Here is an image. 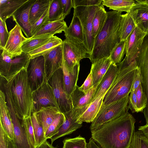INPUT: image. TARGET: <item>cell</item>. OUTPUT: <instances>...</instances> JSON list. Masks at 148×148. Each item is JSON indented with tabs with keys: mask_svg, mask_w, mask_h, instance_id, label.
I'll return each instance as SVG.
<instances>
[{
	"mask_svg": "<svg viewBox=\"0 0 148 148\" xmlns=\"http://www.w3.org/2000/svg\"><path fill=\"white\" fill-rule=\"evenodd\" d=\"M136 120L128 112L90 130L101 148H129L135 132Z\"/></svg>",
	"mask_w": 148,
	"mask_h": 148,
	"instance_id": "cell-1",
	"label": "cell"
},
{
	"mask_svg": "<svg viewBox=\"0 0 148 148\" xmlns=\"http://www.w3.org/2000/svg\"><path fill=\"white\" fill-rule=\"evenodd\" d=\"M0 87L5 89L10 95L19 119L31 116L33 112L32 91L27 68L10 77L0 76Z\"/></svg>",
	"mask_w": 148,
	"mask_h": 148,
	"instance_id": "cell-2",
	"label": "cell"
},
{
	"mask_svg": "<svg viewBox=\"0 0 148 148\" xmlns=\"http://www.w3.org/2000/svg\"><path fill=\"white\" fill-rule=\"evenodd\" d=\"M122 12H107V18L101 30L95 38L91 54L88 56L92 63L108 58L115 46L120 42L119 30Z\"/></svg>",
	"mask_w": 148,
	"mask_h": 148,
	"instance_id": "cell-3",
	"label": "cell"
},
{
	"mask_svg": "<svg viewBox=\"0 0 148 148\" xmlns=\"http://www.w3.org/2000/svg\"><path fill=\"white\" fill-rule=\"evenodd\" d=\"M117 65V77L105 96L103 105H107L119 100L129 95L131 91L138 68L136 60H134L128 63L125 57Z\"/></svg>",
	"mask_w": 148,
	"mask_h": 148,
	"instance_id": "cell-4",
	"label": "cell"
},
{
	"mask_svg": "<svg viewBox=\"0 0 148 148\" xmlns=\"http://www.w3.org/2000/svg\"><path fill=\"white\" fill-rule=\"evenodd\" d=\"M99 6H79L74 8L73 15L78 18L82 26L83 44L89 53L88 56L92 51L95 40L92 35V20Z\"/></svg>",
	"mask_w": 148,
	"mask_h": 148,
	"instance_id": "cell-5",
	"label": "cell"
},
{
	"mask_svg": "<svg viewBox=\"0 0 148 148\" xmlns=\"http://www.w3.org/2000/svg\"><path fill=\"white\" fill-rule=\"evenodd\" d=\"M129 95L109 105H102L97 116L91 122L90 130L128 112Z\"/></svg>",
	"mask_w": 148,
	"mask_h": 148,
	"instance_id": "cell-6",
	"label": "cell"
},
{
	"mask_svg": "<svg viewBox=\"0 0 148 148\" xmlns=\"http://www.w3.org/2000/svg\"><path fill=\"white\" fill-rule=\"evenodd\" d=\"M64 62L70 72L82 59L88 58L89 53L83 43L73 38H66L62 43Z\"/></svg>",
	"mask_w": 148,
	"mask_h": 148,
	"instance_id": "cell-7",
	"label": "cell"
},
{
	"mask_svg": "<svg viewBox=\"0 0 148 148\" xmlns=\"http://www.w3.org/2000/svg\"><path fill=\"white\" fill-rule=\"evenodd\" d=\"M51 87L58 107L63 114L72 110L73 106L70 96L64 87L63 73L62 67L56 70L48 80Z\"/></svg>",
	"mask_w": 148,
	"mask_h": 148,
	"instance_id": "cell-8",
	"label": "cell"
},
{
	"mask_svg": "<svg viewBox=\"0 0 148 148\" xmlns=\"http://www.w3.org/2000/svg\"><path fill=\"white\" fill-rule=\"evenodd\" d=\"M4 94L9 112L13 126L14 138L12 140L14 148H36L29 140L21 120L17 116L11 97L5 91Z\"/></svg>",
	"mask_w": 148,
	"mask_h": 148,
	"instance_id": "cell-9",
	"label": "cell"
},
{
	"mask_svg": "<svg viewBox=\"0 0 148 148\" xmlns=\"http://www.w3.org/2000/svg\"><path fill=\"white\" fill-rule=\"evenodd\" d=\"M140 68L142 76L143 90L146 97L147 105L143 113L146 124H148V34L145 36L143 42L135 59Z\"/></svg>",
	"mask_w": 148,
	"mask_h": 148,
	"instance_id": "cell-10",
	"label": "cell"
},
{
	"mask_svg": "<svg viewBox=\"0 0 148 148\" xmlns=\"http://www.w3.org/2000/svg\"><path fill=\"white\" fill-rule=\"evenodd\" d=\"M32 96L33 112L39 111L42 107L58 108L52 88L46 78L39 87L32 91Z\"/></svg>",
	"mask_w": 148,
	"mask_h": 148,
	"instance_id": "cell-11",
	"label": "cell"
},
{
	"mask_svg": "<svg viewBox=\"0 0 148 148\" xmlns=\"http://www.w3.org/2000/svg\"><path fill=\"white\" fill-rule=\"evenodd\" d=\"M100 82L94 85L86 92L80 90L77 85L71 95L73 106L72 112L77 119L91 103L93 96Z\"/></svg>",
	"mask_w": 148,
	"mask_h": 148,
	"instance_id": "cell-12",
	"label": "cell"
},
{
	"mask_svg": "<svg viewBox=\"0 0 148 148\" xmlns=\"http://www.w3.org/2000/svg\"><path fill=\"white\" fill-rule=\"evenodd\" d=\"M27 71L29 82L32 91L39 87L46 78L43 56L31 58Z\"/></svg>",
	"mask_w": 148,
	"mask_h": 148,
	"instance_id": "cell-13",
	"label": "cell"
},
{
	"mask_svg": "<svg viewBox=\"0 0 148 148\" xmlns=\"http://www.w3.org/2000/svg\"><path fill=\"white\" fill-rule=\"evenodd\" d=\"M28 53L23 52L18 56L11 59L9 57L3 61L0 66V75L5 77L12 76L21 70L27 69L30 60Z\"/></svg>",
	"mask_w": 148,
	"mask_h": 148,
	"instance_id": "cell-14",
	"label": "cell"
},
{
	"mask_svg": "<svg viewBox=\"0 0 148 148\" xmlns=\"http://www.w3.org/2000/svg\"><path fill=\"white\" fill-rule=\"evenodd\" d=\"M22 31L16 24L9 32V36L3 52L7 54L11 59L21 54L22 46L28 39L24 36Z\"/></svg>",
	"mask_w": 148,
	"mask_h": 148,
	"instance_id": "cell-15",
	"label": "cell"
},
{
	"mask_svg": "<svg viewBox=\"0 0 148 148\" xmlns=\"http://www.w3.org/2000/svg\"><path fill=\"white\" fill-rule=\"evenodd\" d=\"M134 5L128 13L136 27L148 34V0H135Z\"/></svg>",
	"mask_w": 148,
	"mask_h": 148,
	"instance_id": "cell-16",
	"label": "cell"
},
{
	"mask_svg": "<svg viewBox=\"0 0 148 148\" xmlns=\"http://www.w3.org/2000/svg\"><path fill=\"white\" fill-rule=\"evenodd\" d=\"M45 59V71L47 80L54 73L62 67L63 56L62 44L43 55Z\"/></svg>",
	"mask_w": 148,
	"mask_h": 148,
	"instance_id": "cell-17",
	"label": "cell"
},
{
	"mask_svg": "<svg viewBox=\"0 0 148 148\" xmlns=\"http://www.w3.org/2000/svg\"><path fill=\"white\" fill-rule=\"evenodd\" d=\"M36 0H28L21 5L13 14V19L18 25L27 38L32 37L31 25L29 21L30 8Z\"/></svg>",
	"mask_w": 148,
	"mask_h": 148,
	"instance_id": "cell-18",
	"label": "cell"
},
{
	"mask_svg": "<svg viewBox=\"0 0 148 148\" xmlns=\"http://www.w3.org/2000/svg\"><path fill=\"white\" fill-rule=\"evenodd\" d=\"M146 34L136 27L127 37L126 40L125 57L128 63L135 60Z\"/></svg>",
	"mask_w": 148,
	"mask_h": 148,
	"instance_id": "cell-19",
	"label": "cell"
},
{
	"mask_svg": "<svg viewBox=\"0 0 148 148\" xmlns=\"http://www.w3.org/2000/svg\"><path fill=\"white\" fill-rule=\"evenodd\" d=\"M118 73L117 66L112 63L100 82L93 96L92 102L97 98L106 95L114 83Z\"/></svg>",
	"mask_w": 148,
	"mask_h": 148,
	"instance_id": "cell-20",
	"label": "cell"
},
{
	"mask_svg": "<svg viewBox=\"0 0 148 148\" xmlns=\"http://www.w3.org/2000/svg\"><path fill=\"white\" fill-rule=\"evenodd\" d=\"M0 125L12 140L14 138L13 126L9 112L4 92L0 90Z\"/></svg>",
	"mask_w": 148,
	"mask_h": 148,
	"instance_id": "cell-21",
	"label": "cell"
},
{
	"mask_svg": "<svg viewBox=\"0 0 148 148\" xmlns=\"http://www.w3.org/2000/svg\"><path fill=\"white\" fill-rule=\"evenodd\" d=\"M63 114L65 121L57 133L50 138L52 144L56 140L71 134L82 126V124L76 122L77 119L74 116L72 111Z\"/></svg>",
	"mask_w": 148,
	"mask_h": 148,
	"instance_id": "cell-22",
	"label": "cell"
},
{
	"mask_svg": "<svg viewBox=\"0 0 148 148\" xmlns=\"http://www.w3.org/2000/svg\"><path fill=\"white\" fill-rule=\"evenodd\" d=\"M80 66V63L77 64L74 67L73 71L70 72L66 66L63 60L62 68L64 87L67 93L70 96L77 85Z\"/></svg>",
	"mask_w": 148,
	"mask_h": 148,
	"instance_id": "cell-23",
	"label": "cell"
},
{
	"mask_svg": "<svg viewBox=\"0 0 148 148\" xmlns=\"http://www.w3.org/2000/svg\"><path fill=\"white\" fill-rule=\"evenodd\" d=\"M38 120L42 126L45 133L58 115L62 112L56 107H42L39 111L35 112Z\"/></svg>",
	"mask_w": 148,
	"mask_h": 148,
	"instance_id": "cell-24",
	"label": "cell"
},
{
	"mask_svg": "<svg viewBox=\"0 0 148 148\" xmlns=\"http://www.w3.org/2000/svg\"><path fill=\"white\" fill-rule=\"evenodd\" d=\"M105 95L97 98L92 102L86 110L77 119L76 122L81 124L83 122H92L97 116L103 103Z\"/></svg>",
	"mask_w": 148,
	"mask_h": 148,
	"instance_id": "cell-25",
	"label": "cell"
},
{
	"mask_svg": "<svg viewBox=\"0 0 148 148\" xmlns=\"http://www.w3.org/2000/svg\"><path fill=\"white\" fill-rule=\"evenodd\" d=\"M112 63L109 57L102 58L92 63L90 70L92 73L93 86L100 82Z\"/></svg>",
	"mask_w": 148,
	"mask_h": 148,
	"instance_id": "cell-26",
	"label": "cell"
},
{
	"mask_svg": "<svg viewBox=\"0 0 148 148\" xmlns=\"http://www.w3.org/2000/svg\"><path fill=\"white\" fill-rule=\"evenodd\" d=\"M28 0H0V18L5 21Z\"/></svg>",
	"mask_w": 148,
	"mask_h": 148,
	"instance_id": "cell-27",
	"label": "cell"
},
{
	"mask_svg": "<svg viewBox=\"0 0 148 148\" xmlns=\"http://www.w3.org/2000/svg\"><path fill=\"white\" fill-rule=\"evenodd\" d=\"M67 27L64 20L49 22L32 38L46 35L54 36L55 34L64 32Z\"/></svg>",
	"mask_w": 148,
	"mask_h": 148,
	"instance_id": "cell-28",
	"label": "cell"
},
{
	"mask_svg": "<svg viewBox=\"0 0 148 148\" xmlns=\"http://www.w3.org/2000/svg\"><path fill=\"white\" fill-rule=\"evenodd\" d=\"M51 1V0H36L32 6L29 14V21L32 26L39 19L48 8Z\"/></svg>",
	"mask_w": 148,
	"mask_h": 148,
	"instance_id": "cell-29",
	"label": "cell"
},
{
	"mask_svg": "<svg viewBox=\"0 0 148 148\" xmlns=\"http://www.w3.org/2000/svg\"><path fill=\"white\" fill-rule=\"evenodd\" d=\"M136 27L134 20L128 13L122 14L119 30L120 41L126 40Z\"/></svg>",
	"mask_w": 148,
	"mask_h": 148,
	"instance_id": "cell-30",
	"label": "cell"
},
{
	"mask_svg": "<svg viewBox=\"0 0 148 148\" xmlns=\"http://www.w3.org/2000/svg\"><path fill=\"white\" fill-rule=\"evenodd\" d=\"M66 38H73L83 43L82 28L78 18L73 15L71 24L64 32Z\"/></svg>",
	"mask_w": 148,
	"mask_h": 148,
	"instance_id": "cell-31",
	"label": "cell"
},
{
	"mask_svg": "<svg viewBox=\"0 0 148 148\" xmlns=\"http://www.w3.org/2000/svg\"><path fill=\"white\" fill-rule=\"evenodd\" d=\"M135 3L133 0H102V4L112 10L129 13Z\"/></svg>",
	"mask_w": 148,
	"mask_h": 148,
	"instance_id": "cell-32",
	"label": "cell"
},
{
	"mask_svg": "<svg viewBox=\"0 0 148 148\" xmlns=\"http://www.w3.org/2000/svg\"><path fill=\"white\" fill-rule=\"evenodd\" d=\"M107 12L101 4L96 12L93 19L92 35L94 38L100 33L107 19Z\"/></svg>",
	"mask_w": 148,
	"mask_h": 148,
	"instance_id": "cell-33",
	"label": "cell"
},
{
	"mask_svg": "<svg viewBox=\"0 0 148 148\" xmlns=\"http://www.w3.org/2000/svg\"><path fill=\"white\" fill-rule=\"evenodd\" d=\"M53 36L51 35H46L28 38L22 46L23 52L28 53L47 42Z\"/></svg>",
	"mask_w": 148,
	"mask_h": 148,
	"instance_id": "cell-34",
	"label": "cell"
},
{
	"mask_svg": "<svg viewBox=\"0 0 148 148\" xmlns=\"http://www.w3.org/2000/svg\"><path fill=\"white\" fill-rule=\"evenodd\" d=\"M62 40L56 36H53L47 42L39 47L28 53L30 58L43 56L57 46L61 44Z\"/></svg>",
	"mask_w": 148,
	"mask_h": 148,
	"instance_id": "cell-35",
	"label": "cell"
},
{
	"mask_svg": "<svg viewBox=\"0 0 148 148\" xmlns=\"http://www.w3.org/2000/svg\"><path fill=\"white\" fill-rule=\"evenodd\" d=\"M62 10L60 0H51L48 13L49 22L63 21Z\"/></svg>",
	"mask_w": 148,
	"mask_h": 148,
	"instance_id": "cell-36",
	"label": "cell"
},
{
	"mask_svg": "<svg viewBox=\"0 0 148 148\" xmlns=\"http://www.w3.org/2000/svg\"><path fill=\"white\" fill-rule=\"evenodd\" d=\"M31 118L36 147L40 145L47 139L45 137L43 128L38 120L35 112L32 113Z\"/></svg>",
	"mask_w": 148,
	"mask_h": 148,
	"instance_id": "cell-37",
	"label": "cell"
},
{
	"mask_svg": "<svg viewBox=\"0 0 148 148\" xmlns=\"http://www.w3.org/2000/svg\"><path fill=\"white\" fill-rule=\"evenodd\" d=\"M126 45V40L120 41L113 48L109 56L113 63L117 65L122 61L125 53Z\"/></svg>",
	"mask_w": 148,
	"mask_h": 148,
	"instance_id": "cell-38",
	"label": "cell"
},
{
	"mask_svg": "<svg viewBox=\"0 0 148 148\" xmlns=\"http://www.w3.org/2000/svg\"><path fill=\"white\" fill-rule=\"evenodd\" d=\"M62 148H88L85 138L80 135L74 138H68L63 141Z\"/></svg>",
	"mask_w": 148,
	"mask_h": 148,
	"instance_id": "cell-39",
	"label": "cell"
},
{
	"mask_svg": "<svg viewBox=\"0 0 148 148\" xmlns=\"http://www.w3.org/2000/svg\"><path fill=\"white\" fill-rule=\"evenodd\" d=\"M65 120L64 114L62 112L59 114L49 126L46 131L45 136L47 139L56 134Z\"/></svg>",
	"mask_w": 148,
	"mask_h": 148,
	"instance_id": "cell-40",
	"label": "cell"
},
{
	"mask_svg": "<svg viewBox=\"0 0 148 148\" xmlns=\"http://www.w3.org/2000/svg\"><path fill=\"white\" fill-rule=\"evenodd\" d=\"M129 148H148V139L140 131H135Z\"/></svg>",
	"mask_w": 148,
	"mask_h": 148,
	"instance_id": "cell-41",
	"label": "cell"
},
{
	"mask_svg": "<svg viewBox=\"0 0 148 148\" xmlns=\"http://www.w3.org/2000/svg\"><path fill=\"white\" fill-rule=\"evenodd\" d=\"M135 92L137 102V112H142L146 107L147 99L143 90L142 83L136 89Z\"/></svg>",
	"mask_w": 148,
	"mask_h": 148,
	"instance_id": "cell-42",
	"label": "cell"
},
{
	"mask_svg": "<svg viewBox=\"0 0 148 148\" xmlns=\"http://www.w3.org/2000/svg\"><path fill=\"white\" fill-rule=\"evenodd\" d=\"M21 123L24 126L28 138L33 145L36 147V144L32 123L31 116L21 120Z\"/></svg>",
	"mask_w": 148,
	"mask_h": 148,
	"instance_id": "cell-43",
	"label": "cell"
},
{
	"mask_svg": "<svg viewBox=\"0 0 148 148\" xmlns=\"http://www.w3.org/2000/svg\"><path fill=\"white\" fill-rule=\"evenodd\" d=\"M9 36L5 21L0 18V49L3 50Z\"/></svg>",
	"mask_w": 148,
	"mask_h": 148,
	"instance_id": "cell-44",
	"label": "cell"
},
{
	"mask_svg": "<svg viewBox=\"0 0 148 148\" xmlns=\"http://www.w3.org/2000/svg\"><path fill=\"white\" fill-rule=\"evenodd\" d=\"M49 9V8L39 19L32 26L31 33L32 37L49 22L48 21Z\"/></svg>",
	"mask_w": 148,
	"mask_h": 148,
	"instance_id": "cell-45",
	"label": "cell"
},
{
	"mask_svg": "<svg viewBox=\"0 0 148 148\" xmlns=\"http://www.w3.org/2000/svg\"><path fill=\"white\" fill-rule=\"evenodd\" d=\"M0 148H14L12 140L8 136L1 125Z\"/></svg>",
	"mask_w": 148,
	"mask_h": 148,
	"instance_id": "cell-46",
	"label": "cell"
},
{
	"mask_svg": "<svg viewBox=\"0 0 148 148\" xmlns=\"http://www.w3.org/2000/svg\"><path fill=\"white\" fill-rule=\"evenodd\" d=\"M74 8L79 6H99L102 4V0H73Z\"/></svg>",
	"mask_w": 148,
	"mask_h": 148,
	"instance_id": "cell-47",
	"label": "cell"
},
{
	"mask_svg": "<svg viewBox=\"0 0 148 148\" xmlns=\"http://www.w3.org/2000/svg\"><path fill=\"white\" fill-rule=\"evenodd\" d=\"M62 10L63 17L64 18L70 13L71 9L74 8L73 0H60Z\"/></svg>",
	"mask_w": 148,
	"mask_h": 148,
	"instance_id": "cell-48",
	"label": "cell"
},
{
	"mask_svg": "<svg viewBox=\"0 0 148 148\" xmlns=\"http://www.w3.org/2000/svg\"><path fill=\"white\" fill-rule=\"evenodd\" d=\"M93 86V79L91 71L90 72L87 77L85 79L84 83L79 89L84 92H86Z\"/></svg>",
	"mask_w": 148,
	"mask_h": 148,
	"instance_id": "cell-49",
	"label": "cell"
},
{
	"mask_svg": "<svg viewBox=\"0 0 148 148\" xmlns=\"http://www.w3.org/2000/svg\"><path fill=\"white\" fill-rule=\"evenodd\" d=\"M129 97L128 106L132 112H137V100L135 91H132Z\"/></svg>",
	"mask_w": 148,
	"mask_h": 148,
	"instance_id": "cell-50",
	"label": "cell"
},
{
	"mask_svg": "<svg viewBox=\"0 0 148 148\" xmlns=\"http://www.w3.org/2000/svg\"><path fill=\"white\" fill-rule=\"evenodd\" d=\"M141 82L142 76L141 73L140 69L138 67L132 86L131 91H135L139 85L141 83Z\"/></svg>",
	"mask_w": 148,
	"mask_h": 148,
	"instance_id": "cell-51",
	"label": "cell"
},
{
	"mask_svg": "<svg viewBox=\"0 0 148 148\" xmlns=\"http://www.w3.org/2000/svg\"><path fill=\"white\" fill-rule=\"evenodd\" d=\"M138 130L140 131L148 139V124L139 127Z\"/></svg>",
	"mask_w": 148,
	"mask_h": 148,
	"instance_id": "cell-52",
	"label": "cell"
},
{
	"mask_svg": "<svg viewBox=\"0 0 148 148\" xmlns=\"http://www.w3.org/2000/svg\"><path fill=\"white\" fill-rule=\"evenodd\" d=\"M88 148H101L91 138L87 143Z\"/></svg>",
	"mask_w": 148,
	"mask_h": 148,
	"instance_id": "cell-53",
	"label": "cell"
},
{
	"mask_svg": "<svg viewBox=\"0 0 148 148\" xmlns=\"http://www.w3.org/2000/svg\"><path fill=\"white\" fill-rule=\"evenodd\" d=\"M36 148H56L50 144L47 140L44 141L40 145L36 147Z\"/></svg>",
	"mask_w": 148,
	"mask_h": 148,
	"instance_id": "cell-54",
	"label": "cell"
}]
</instances>
